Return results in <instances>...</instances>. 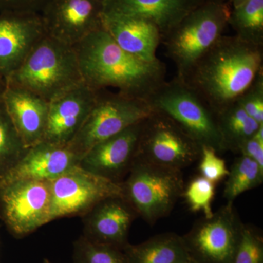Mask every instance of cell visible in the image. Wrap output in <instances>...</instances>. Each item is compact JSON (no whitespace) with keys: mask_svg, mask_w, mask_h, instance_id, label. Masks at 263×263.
<instances>
[{"mask_svg":"<svg viewBox=\"0 0 263 263\" xmlns=\"http://www.w3.org/2000/svg\"><path fill=\"white\" fill-rule=\"evenodd\" d=\"M43 263H51V262H50V261L48 260V259H45L44 260H43Z\"/></svg>","mask_w":263,"mask_h":263,"instance_id":"obj_35","label":"cell"},{"mask_svg":"<svg viewBox=\"0 0 263 263\" xmlns=\"http://www.w3.org/2000/svg\"><path fill=\"white\" fill-rule=\"evenodd\" d=\"M73 48L83 81L96 91L112 87L123 95L148 101L166 81L164 62H146L133 56L103 27Z\"/></svg>","mask_w":263,"mask_h":263,"instance_id":"obj_1","label":"cell"},{"mask_svg":"<svg viewBox=\"0 0 263 263\" xmlns=\"http://www.w3.org/2000/svg\"><path fill=\"white\" fill-rule=\"evenodd\" d=\"M98 93L83 83L50 101L43 141L68 146L91 112Z\"/></svg>","mask_w":263,"mask_h":263,"instance_id":"obj_14","label":"cell"},{"mask_svg":"<svg viewBox=\"0 0 263 263\" xmlns=\"http://www.w3.org/2000/svg\"><path fill=\"white\" fill-rule=\"evenodd\" d=\"M198 160H200L199 172L202 177L215 184L228 177L230 170L227 167L226 162L218 155L214 148L202 146Z\"/></svg>","mask_w":263,"mask_h":263,"instance_id":"obj_29","label":"cell"},{"mask_svg":"<svg viewBox=\"0 0 263 263\" xmlns=\"http://www.w3.org/2000/svg\"><path fill=\"white\" fill-rule=\"evenodd\" d=\"M204 0H103V13L153 22L162 37Z\"/></svg>","mask_w":263,"mask_h":263,"instance_id":"obj_20","label":"cell"},{"mask_svg":"<svg viewBox=\"0 0 263 263\" xmlns=\"http://www.w3.org/2000/svg\"><path fill=\"white\" fill-rule=\"evenodd\" d=\"M0 98L26 148L43 141L49 102L28 89L9 84Z\"/></svg>","mask_w":263,"mask_h":263,"instance_id":"obj_17","label":"cell"},{"mask_svg":"<svg viewBox=\"0 0 263 263\" xmlns=\"http://www.w3.org/2000/svg\"><path fill=\"white\" fill-rule=\"evenodd\" d=\"M51 183V221L83 216L99 202L123 195L121 183L99 176L77 165Z\"/></svg>","mask_w":263,"mask_h":263,"instance_id":"obj_11","label":"cell"},{"mask_svg":"<svg viewBox=\"0 0 263 263\" xmlns=\"http://www.w3.org/2000/svg\"><path fill=\"white\" fill-rule=\"evenodd\" d=\"M144 120L97 143L81 157L79 165L114 182H122L136 159Z\"/></svg>","mask_w":263,"mask_h":263,"instance_id":"obj_13","label":"cell"},{"mask_svg":"<svg viewBox=\"0 0 263 263\" xmlns=\"http://www.w3.org/2000/svg\"><path fill=\"white\" fill-rule=\"evenodd\" d=\"M191 263H194L193 262H192Z\"/></svg>","mask_w":263,"mask_h":263,"instance_id":"obj_36","label":"cell"},{"mask_svg":"<svg viewBox=\"0 0 263 263\" xmlns=\"http://www.w3.org/2000/svg\"><path fill=\"white\" fill-rule=\"evenodd\" d=\"M201 148L172 119L154 110L143 122L135 160L181 171L199 160Z\"/></svg>","mask_w":263,"mask_h":263,"instance_id":"obj_8","label":"cell"},{"mask_svg":"<svg viewBox=\"0 0 263 263\" xmlns=\"http://www.w3.org/2000/svg\"><path fill=\"white\" fill-rule=\"evenodd\" d=\"M233 263H263V237L254 227L243 224Z\"/></svg>","mask_w":263,"mask_h":263,"instance_id":"obj_28","label":"cell"},{"mask_svg":"<svg viewBox=\"0 0 263 263\" xmlns=\"http://www.w3.org/2000/svg\"><path fill=\"white\" fill-rule=\"evenodd\" d=\"M216 120L224 150L238 154L261 126L237 102L217 112Z\"/></svg>","mask_w":263,"mask_h":263,"instance_id":"obj_22","label":"cell"},{"mask_svg":"<svg viewBox=\"0 0 263 263\" xmlns=\"http://www.w3.org/2000/svg\"><path fill=\"white\" fill-rule=\"evenodd\" d=\"M103 0H48L40 13L46 35L72 47L103 28Z\"/></svg>","mask_w":263,"mask_h":263,"instance_id":"obj_12","label":"cell"},{"mask_svg":"<svg viewBox=\"0 0 263 263\" xmlns=\"http://www.w3.org/2000/svg\"><path fill=\"white\" fill-rule=\"evenodd\" d=\"M154 110L165 114L200 146L226 152L216 114L185 81L175 77L164 83L148 100Z\"/></svg>","mask_w":263,"mask_h":263,"instance_id":"obj_6","label":"cell"},{"mask_svg":"<svg viewBox=\"0 0 263 263\" xmlns=\"http://www.w3.org/2000/svg\"><path fill=\"white\" fill-rule=\"evenodd\" d=\"M123 197L150 226L172 212L184 189L180 170L135 160L121 182Z\"/></svg>","mask_w":263,"mask_h":263,"instance_id":"obj_5","label":"cell"},{"mask_svg":"<svg viewBox=\"0 0 263 263\" xmlns=\"http://www.w3.org/2000/svg\"><path fill=\"white\" fill-rule=\"evenodd\" d=\"M230 10L226 0H204L162 37L166 54L176 66V78L185 80L224 35Z\"/></svg>","mask_w":263,"mask_h":263,"instance_id":"obj_3","label":"cell"},{"mask_svg":"<svg viewBox=\"0 0 263 263\" xmlns=\"http://www.w3.org/2000/svg\"><path fill=\"white\" fill-rule=\"evenodd\" d=\"M6 79L0 74V98H1L3 91H4L5 87H6Z\"/></svg>","mask_w":263,"mask_h":263,"instance_id":"obj_33","label":"cell"},{"mask_svg":"<svg viewBox=\"0 0 263 263\" xmlns=\"http://www.w3.org/2000/svg\"><path fill=\"white\" fill-rule=\"evenodd\" d=\"M74 263H129L124 249L95 243L81 235L73 243Z\"/></svg>","mask_w":263,"mask_h":263,"instance_id":"obj_26","label":"cell"},{"mask_svg":"<svg viewBox=\"0 0 263 263\" xmlns=\"http://www.w3.org/2000/svg\"><path fill=\"white\" fill-rule=\"evenodd\" d=\"M243 224L233 202H227L211 217L195 221L182 235L192 262L233 263Z\"/></svg>","mask_w":263,"mask_h":263,"instance_id":"obj_10","label":"cell"},{"mask_svg":"<svg viewBox=\"0 0 263 263\" xmlns=\"http://www.w3.org/2000/svg\"><path fill=\"white\" fill-rule=\"evenodd\" d=\"M246 1H247V0H229V4L230 6H232V8H233V7L238 6V5L245 3Z\"/></svg>","mask_w":263,"mask_h":263,"instance_id":"obj_34","label":"cell"},{"mask_svg":"<svg viewBox=\"0 0 263 263\" xmlns=\"http://www.w3.org/2000/svg\"><path fill=\"white\" fill-rule=\"evenodd\" d=\"M138 217L123 195L107 197L81 216L82 235L95 243L124 249L129 243L132 224Z\"/></svg>","mask_w":263,"mask_h":263,"instance_id":"obj_15","label":"cell"},{"mask_svg":"<svg viewBox=\"0 0 263 263\" xmlns=\"http://www.w3.org/2000/svg\"><path fill=\"white\" fill-rule=\"evenodd\" d=\"M48 0H0V9L5 13H38Z\"/></svg>","mask_w":263,"mask_h":263,"instance_id":"obj_31","label":"cell"},{"mask_svg":"<svg viewBox=\"0 0 263 263\" xmlns=\"http://www.w3.org/2000/svg\"><path fill=\"white\" fill-rule=\"evenodd\" d=\"M45 35L38 13L3 12L0 15V74L6 79L13 73Z\"/></svg>","mask_w":263,"mask_h":263,"instance_id":"obj_16","label":"cell"},{"mask_svg":"<svg viewBox=\"0 0 263 263\" xmlns=\"http://www.w3.org/2000/svg\"><path fill=\"white\" fill-rule=\"evenodd\" d=\"M27 150L0 98V177L22 158Z\"/></svg>","mask_w":263,"mask_h":263,"instance_id":"obj_25","label":"cell"},{"mask_svg":"<svg viewBox=\"0 0 263 263\" xmlns=\"http://www.w3.org/2000/svg\"><path fill=\"white\" fill-rule=\"evenodd\" d=\"M6 82L50 102L84 81L74 48L46 34Z\"/></svg>","mask_w":263,"mask_h":263,"instance_id":"obj_4","label":"cell"},{"mask_svg":"<svg viewBox=\"0 0 263 263\" xmlns=\"http://www.w3.org/2000/svg\"><path fill=\"white\" fill-rule=\"evenodd\" d=\"M243 110L259 124H263V72L252 86L237 100Z\"/></svg>","mask_w":263,"mask_h":263,"instance_id":"obj_30","label":"cell"},{"mask_svg":"<svg viewBox=\"0 0 263 263\" xmlns=\"http://www.w3.org/2000/svg\"><path fill=\"white\" fill-rule=\"evenodd\" d=\"M103 28L124 51L146 62L159 60L162 43L160 29L153 22L140 17L104 13Z\"/></svg>","mask_w":263,"mask_h":263,"instance_id":"obj_19","label":"cell"},{"mask_svg":"<svg viewBox=\"0 0 263 263\" xmlns=\"http://www.w3.org/2000/svg\"><path fill=\"white\" fill-rule=\"evenodd\" d=\"M153 112L147 100L99 90L94 106L69 148L81 159L97 143L144 120Z\"/></svg>","mask_w":263,"mask_h":263,"instance_id":"obj_7","label":"cell"},{"mask_svg":"<svg viewBox=\"0 0 263 263\" xmlns=\"http://www.w3.org/2000/svg\"><path fill=\"white\" fill-rule=\"evenodd\" d=\"M129 263H191L181 235L166 233L124 249Z\"/></svg>","mask_w":263,"mask_h":263,"instance_id":"obj_21","label":"cell"},{"mask_svg":"<svg viewBox=\"0 0 263 263\" xmlns=\"http://www.w3.org/2000/svg\"><path fill=\"white\" fill-rule=\"evenodd\" d=\"M238 154L255 161L263 170V143L254 139L253 137L241 146Z\"/></svg>","mask_w":263,"mask_h":263,"instance_id":"obj_32","label":"cell"},{"mask_svg":"<svg viewBox=\"0 0 263 263\" xmlns=\"http://www.w3.org/2000/svg\"><path fill=\"white\" fill-rule=\"evenodd\" d=\"M80 160L68 146L41 141L27 148L22 158L0 180L51 181L79 165Z\"/></svg>","mask_w":263,"mask_h":263,"instance_id":"obj_18","label":"cell"},{"mask_svg":"<svg viewBox=\"0 0 263 263\" xmlns=\"http://www.w3.org/2000/svg\"><path fill=\"white\" fill-rule=\"evenodd\" d=\"M228 25L242 41L263 46V0H247L232 8Z\"/></svg>","mask_w":263,"mask_h":263,"instance_id":"obj_23","label":"cell"},{"mask_svg":"<svg viewBox=\"0 0 263 263\" xmlns=\"http://www.w3.org/2000/svg\"><path fill=\"white\" fill-rule=\"evenodd\" d=\"M262 182L263 170L258 164L247 156L240 155L230 170L223 195L227 202L233 203L237 197Z\"/></svg>","mask_w":263,"mask_h":263,"instance_id":"obj_24","label":"cell"},{"mask_svg":"<svg viewBox=\"0 0 263 263\" xmlns=\"http://www.w3.org/2000/svg\"><path fill=\"white\" fill-rule=\"evenodd\" d=\"M51 207L50 181L0 180V219L15 238L51 222Z\"/></svg>","mask_w":263,"mask_h":263,"instance_id":"obj_9","label":"cell"},{"mask_svg":"<svg viewBox=\"0 0 263 263\" xmlns=\"http://www.w3.org/2000/svg\"><path fill=\"white\" fill-rule=\"evenodd\" d=\"M216 184L202 176H197L184 186L182 196L190 212L202 213L204 217L214 214L212 203L215 196Z\"/></svg>","mask_w":263,"mask_h":263,"instance_id":"obj_27","label":"cell"},{"mask_svg":"<svg viewBox=\"0 0 263 263\" xmlns=\"http://www.w3.org/2000/svg\"><path fill=\"white\" fill-rule=\"evenodd\" d=\"M263 72V46L226 36L203 57L185 80L215 113L234 103Z\"/></svg>","mask_w":263,"mask_h":263,"instance_id":"obj_2","label":"cell"}]
</instances>
